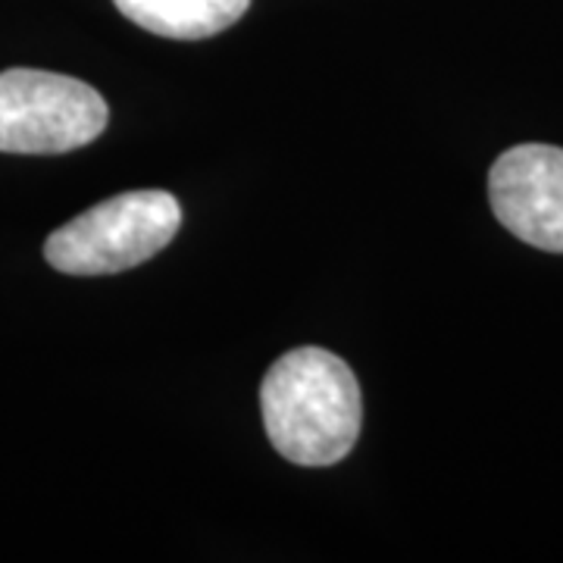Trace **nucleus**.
<instances>
[{
    "instance_id": "1",
    "label": "nucleus",
    "mask_w": 563,
    "mask_h": 563,
    "mask_svg": "<svg viewBox=\"0 0 563 563\" xmlns=\"http://www.w3.org/2000/svg\"><path fill=\"white\" fill-rule=\"evenodd\" d=\"M263 426L273 448L298 466H332L361 435L357 376L325 347H298L269 366L261 385Z\"/></svg>"
},
{
    "instance_id": "2",
    "label": "nucleus",
    "mask_w": 563,
    "mask_h": 563,
    "mask_svg": "<svg viewBox=\"0 0 563 563\" xmlns=\"http://www.w3.org/2000/svg\"><path fill=\"white\" fill-rule=\"evenodd\" d=\"M179 225L181 207L169 191H125L60 225L44 257L66 276H110L161 254Z\"/></svg>"
},
{
    "instance_id": "3",
    "label": "nucleus",
    "mask_w": 563,
    "mask_h": 563,
    "mask_svg": "<svg viewBox=\"0 0 563 563\" xmlns=\"http://www.w3.org/2000/svg\"><path fill=\"white\" fill-rule=\"evenodd\" d=\"M107 101L60 73H0V151L3 154H69L107 129Z\"/></svg>"
},
{
    "instance_id": "4",
    "label": "nucleus",
    "mask_w": 563,
    "mask_h": 563,
    "mask_svg": "<svg viewBox=\"0 0 563 563\" xmlns=\"http://www.w3.org/2000/svg\"><path fill=\"white\" fill-rule=\"evenodd\" d=\"M488 201L510 235L563 254V147L517 144L488 173Z\"/></svg>"
},
{
    "instance_id": "5",
    "label": "nucleus",
    "mask_w": 563,
    "mask_h": 563,
    "mask_svg": "<svg viewBox=\"0 0 563 563\" xmlns=\"http://www.w3.org/2000/svg\"><path fill=\"white\" fill-rule=\"evenodd\" d=\"M125 20L176 41L220 35L242 20L251 0H113Z\"/></svg>"
}]
</instances>
